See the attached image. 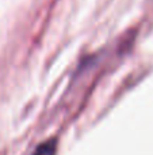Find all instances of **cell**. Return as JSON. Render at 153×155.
<instances>
[{
    "label": "cell",
    "mask_w": 153,
    "mask_h": 155,
    "mask_svg": "<svg viewBox=\"0 0 153 155\" xmlns=\"http://www.w3.org/2000/svg\"><path fill=\"white\" fill-rule=\"evenodd\" d=\"M57 153V142L54 139H49L41 143L31 155H56Z\"/></svg>",
    "instance_id": "obj_1"
}]
</instances>
